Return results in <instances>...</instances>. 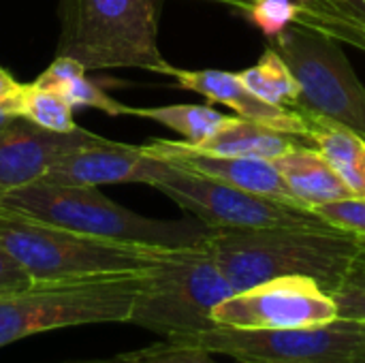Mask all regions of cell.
Masks as SVG:
<instances>
[{
  "mask_svg": "<svg viewBox=\"0 0 365 363\" xmlns=\"http://www.w3.org/2000/svg\"><path fill=\"white\" fill-rule=\"evenodd\" d=\"M203 244L233 293L282 276H304L331 295L365 255V240L327 223L207 229Z\"/></svg>",
  "mask_w": 365,
  "mask_h": 363,
  "instance_id": "cell-1",
  "label": "cell"
},
{
  "mask_svg": "<svg viewBox=\"0 0 365 363\" xmlns=\"http://www.w3.org/2000/svg\"><path fill=\"white\" fill-rule=\"evenodd\" d=\"M0 240L32 282H66L145 272L167 248L83 235L2 208Z\"/></svg>",
  "mask_w": 365,
  "mask_h": 363,
  "instance_id": "cell-2",
  "label": "cell"
},
{
  "mask_svg": "<svg viewBox=\"0 0 365 363\" xmlns=\"http://www.w3.org/2000/svg\"><path fill=\"white\" fill-rule=\"evenodd\" d=\"M233 295L216 267L203 237L192 244L167 246L141 274L128 323L165 340L214 327L212 310Z\"/></svg>",
  "mask_w": 365,
  "mask_h": 363,
  "instance_id": "cell-3",
  "label": "cell"
},
{
  "mask_svg": "<svg viewBox=\"0 0 365 363\" xmlns=\"http://www.w3.org/2000/svg\"><path fill=\"white\" fill-rule=\"evenodd\" d=\"M0 208L66 231L150 246L192 244L207 231L130 212L105 197L98 186H62L45 180L11 190L0 199Z\"/></svg>",
  "mask_w": 365,
  "mask_h": 363,
  "instance_id": "cell-4",
  "label": "cell"
},
{
  "mask_svg": "<svg viewBox=\"0 0 365 363\" xmlns=\"http://www.w3.org/2000/svg\"><path fill=\"white\" fill-rule=\"evenodd\" d=\"M58 56L86 71L143 68L165 73L156 0H68Z\"/></svg>",
  "mask_w": 365,
  "mask_h": 363,
  "instance_id": "cell-5",
  "label": "cell"
},
{
  "mask_svg": "<svg viewBox=\"0 0 365 363\" xmlns=\"http://www.w3.org/2000/svg\"><path fill=\"white\" fill-rule=\"evenodd\" d=\"M141 274H122L66 282H32L0 297V349L51 329L128 323Z\"/></svg>",
  "mask_w": 365,
  "mask_h": 363,
  "instance_id": "cell-6",
  "label": "cell"
},
{
  "mask_svg": "<svg viewBox=\"0 0 365 363\" xmlns=\"http://www.w3.org/2000/svg\"><path fill=\"white\" fill-rule=\"evenodd\" d=\"M269 41L299 86L295 111L336 122L365 139V86L340 41L297 24L287 26Z\"/></svg>",
  "mask_w": 365,
  "mask_h": 363,
  "instance_id": "cell-7",
  "label": "cell"
},
{
  "mask_svg": "<svg viewBox=\"0 0 365 363\" xmlns=\"http://www.w3.org/2000/svg\"><path fill=\"white\" fill-rule=\"evenodd\" d=\"M143 184L154 186L167 195L184 212L201 220L205 229H252L325 223L310 208L291 205L240 190L227 182L180 167L154 154H150Z\"/></svg>",
  "mask_w": 365,
  "mask_h": 363,
  "instance_id": "cell-8",
  "label": "cell"
},
{
  "mask_svg": "<svg viewBox=\"0 0 365 363\" xmlns=\"http://www.w3.org/2000/svg\"><path fill=\"white\" fill-rule=\"evenodd\" d=\"M365 336V323L336 319L325 325L293 329H210L169 338L180 347L227 355L237 363H351Z\"/></svg>",
  "mask_w": 365,
  "mask_h": 363,
  "instance_id": "cell-9",
  "label": "cell"
},
{
  "mask_svg": "<svg viewBox=\"0 0 365 363\" xmlns=\"http://www.w3.org/2000/svg\"><path fill=\"white\" fill-rule=\"evenodd\" d=\"M212 319L237 329H293L331 323L338 308L312 278L282 276L229 295L212 310Z\"/></svg>",
  "mask_w": 365,
  "mask_h": 363,
  "instance_id": "cell-10",
  "label": "cell"
},
{
  "mask_svg": "<svg viewBox=\"0 0 365 363\" xmlns=\"http://www.w3.org/2000/svg\"><path fill=\"white\" fill-rule=\"evenodd\" d=\"M101 139L105 137L79 126L71 133H56L21 118L13 120L0 131V199L45 178L49 167L64 154Z\"/></svg>",
  "mask_w": 365,
  "mask_h": 363,
  "instance_id": "cell-11",
  "label": "cell"
},
{
  "mask_svg": "<svg viewBox=\"0 0 365 363\" xmlns=\"http://www.w3.org/2000/svg\"><path fill=\"white\" fill-rule=\"evenodd\" d=\"M145 150L158 158H165L180 167L216 178V180L227 182L240 190L306 208L304 203H299L293 197L284 178L280 175L276 165L267 158L210 154V152L195 150V148L186 145L184 141H173V139H154L152 143L145 145Z\"/></svg>",
  "mask_w": 365,
  "mask_h": 363,
  "instance_id": "cell-12",
  "label": "cell"
},
{
  "mask_svg": "<svg viewBox=\"0 0 365 363\" xmlns=\"http://www.w3.org/2000/svg\"><path fill=\"white\" fill-rule=\"evenodd\" d=\"M163 75L173 77L178 81V86L184 90L197 92L212 103L231 107L240 118L272 126L276 131H282V133H289V135H295V137H302L308 141L310 122L306 116H302L293 109H287V107L269 105L267 101L259 98L244 86V81L240 79L237 73L216 71V68L188 71V68H178V66L169 64Z\"/></svg>",
  "mask_w": 365,
  "mask_h": 363,
  "instance_id": "cell-13",
  "label": "cell"
},
{
  "mask_svg": "<svg viewBox=\"0 0 365 363\" xmlns=\"http://www.w3.org/2000/svg\"><path fill=\"white\" fill-rule=\"evenodd\" d=\"M148 165L150 154L143 145L101 139L64 154L41 180L62 186H103L124 182L143 184Z\"/></svg>",
  "mask_w": 365,
  "mask_h": 363,
  "instance_id": "cell-14",
  "label": "cell"
},
{
  "mask_svg": "<svg viewBox=\"0 0 365 363\" xmlns=\"http://www.w3.org/2000/svg\"><path fill=\"white\" fill-rule=\"evenodd\" d=\"M272 163L284 178L293 197L310 210L314 205L353 195L325 156L310 143H302Z\"/></svg>",
  "mask_w": 365,
  "mask_h": 363,
  "instance_id": "cell-15",
  "label": "cell"
},
{
  "mask_svg": "<svg viewBox=\"0 0 365 363\" xmlns=\"http://www.w3.org/2000/svg\"><path fill=\"white\" fill-rule=\"evenodd\" d=\"M302 143L308 141L240 116L237 118L229 116V120L218 133H214L201 145H190V148L210 154H222V156H257V158L274 160Z\"/></svg>",
  "mask_w": 365,
  "mask_h": 363,
  "instance_id": "cell-16",
  "label": "cell"
},
{
  "mask_svg": "<svg viewBox=\"0 0 365 363\" xmlns=\"http://www.w3.org/2000/svg\"><path fill=\"white\" fill-rule=\"evenodd\" d=\"M308 143L334 167L355 197H365V139L336 122L308 118Z\"/></svg>",
  "mask_w": 365,
  "mask_h": 363,
  "instance_id": "cell-17",
  "label": "cell"
},
{
  "mask_svg": "<svg viewBox=\"0 0 365 363\" xmlns=\"http://www.w3.org/2000/svg\"><path fill=\"white\" fill-rule=\"evenodd\" d=\"M34 83L56 90L73 109L90 107L107 116H130L128 105L111 98L98 83L88 79L86 68L68 56H56V60L34 79Z\"/></svg>",
  "mask_w": 365,
  "mask_h": 363,
  "instance_id": "cell-18",
  "label": "cell"
},
{
  "mask_svg": "<svg viewBox=\"0 0 365 363\" xmlns=\"http://www.w3.org/2000/svg\"><path fill=\"white\" fill-rule=\"evenodd\" d=\"M130 116L154 120L178 135L184 143L201 145L214 133H218L229 116H222L207 105H163V107H130Z\"/></svg>",
  "mask_w": 365,
  "mask_h": 363,
  "instance_id": "cell-19",
  "label": "cell"
},
{
  "mask_svg": "<svg viewBox=\"0 0 365 363\" xmlns=\"http://www.w3.org/2000/svg\"><path fill=\"white\" fill-rule=\"evenodd\" d=\"M237 75L244 81V86L259 98L267 101L269 105H278L295 111L299 86L291 68L287 66L284 58L274 47H267L255 66L244 68Z\"/></svg>",
  "mask_w": 365,
  "mask_h": 363,
  "instance_id": "cell-20",
  "label": "cell"
},
{
  "mask_svg": "<svg viewBox=\"0 0 365 363\" xmlns=\"http://www.w3.org/2000/svg\"><path fill=\"white\" fill-rule=\"evenodd\" d=\"M15 118L28 120L41 128L56 133H71L77 128L73 118V107L56 90L43 88L38 83H24L21 92L13 101Z\"/></svg>",
  "mask_w": 365,
  "mask_h": 363,
  "instance_id": "cell-21",
  "label": "cell"
},
{
  "mask_svg": "<svg viewBox=\"0 0 365 363\" xmlns=\"http://www.w3.org/2000/svg\"><path fill=\"white\" fill-rule=\"evenodd\" d=\"M293 24L319 30L336 41L349 43V45L365 51V21L357 19V17H346L340 13H317L314 15V13L302 11Z\"/></svg>",
  "mask_w": 365,
  "mask_h": 363,
  "instance_id": "cell-22",
  "label": "cell"
},
{
  "mask_svg": "<svg viewBox=\"0 0 365 363\" xmlns=\"http://www.w3.org/2000/svg\"><path fill=\"white\" fill-rule=\"evenodd\" d=\"M66 363H218L214 357L201 349L180 347L169 340L160 344H152L141 351H133L128 355H120L105 362H66Z\"/></svg>",
  "mask_w": 365,
  "mask_h": 363,
  "instance_id": "cell-23",
  "label": "cell"
},
{
  "mask_svg": "<svg viewBox=\"0 0 365 363\" xmlns=\"http://www.w3.org/2000/svg\"><path fill=\"white\" fill-rule=\"evenodd\" d=\"M312 212L327 225L365 240V197H344L314 205Z\"/></svg>",
  "mask_w": 365,
  "mask_h": 363,
  "instance_id": "cell-24",
  "label": "cell"
},
{
  "mask_svg": "<svg viewBox=\"0 0 365 363\" xmlns=\"http://www.w3.org/2000/svg\"><path fill=\"white\" fill-rule=\"evenodd\" d=\"M331 297L338 308V319L365 323V255L351 267Z\"/></svg>",
  "mask_w": 365,
  "mask_h": 363,
  "instance_id": "cell-25",
  "label": "cell"
},
{
  "mask_svg": "<svg viewBox=\"0 0 365 363\" xmlns=\"http://www.w3.org/2000/svg\"><path fill=\"white\" fill-rule=\"evenodd\" d=\"M32 285L26 270L19 265V261L11 255V250L0 240V297L13 295L17 291H24Z\"/></svg>",
  "mask_w": 365,
  "mask_h": 363,
  "instance_id": "cell-26",
  "label": "cell"
},
{
  "mask_svg": "<svg viewBox=\"0 0 365 363\" xmlns=\"http://www.w3.org/2000/svg\"><path fill=\"white\" fill-rule=\"evenodd\" d=\"M210 2L229 4V6L242 11L246 17H250V15H252L261 4H265V2H293V4H297V6H302L304 11L314 13V15H317V13H340V15H344V13L336 6L334 0H210Z\"/></svg>",
  "mask_w": 365,
  "mask_h": 363,
  "instance_id": "cell-27",
  "label": "cell"
},
{
  "mask_svg": "<svg viewBox=\"0 0 365 363\" xmlns=\"http://www.w3.org/2000/svg\"><path fill=\"white\" fill-rule=\"evenodd\" d=\"M21 88H24V83L15 81V79L9 75V71H4V68L0 66V105H2V103H11V101L21 92Z\"/></svg>",
  "mask_w": 365,
  "mask_h": 363,
  "instance_id": "cell-28",
  "label": "cell"
},
{
  "mask_svg": "<svg viewBox=\"0 0 365 363\" xmlns=\"http://www.w3.org/2000/svg\"><path fill=\"white\" fill-rule=\"evenodd\" d=\"M334 2L346 17H357L365 21V4L361 0H334Z\"/></svg>",
  "mask_w": 365,
  "mask_h": 363,
  "instance_id": "cell-29",
  "label": "cell"
},
{
  "mask_svg": "<svg viewBox=\"0 0 365 363\" xmlns=\"http://www.w3.org/2000/svg\"><path fill=\"white\" fill-rule=\"evenodd\" d=\"M13 101H15V98H13ZM13 101L0 105V131L6 128L13 120H17V118H15V111H13Z\"/></svg>",
  "mask_w": 365,
  "mask_h": 363,
  "instance_id": "cell-30",
  "label": "cell"
},
{
  "mask_svg": "<svg viewBox=\"0 0 365 363\" xmlns=\"http://www.w3.org/2000/svg\"><path fill=\"white\" fill-rule=\"evenodd\" d=\"M351 363H365V336H364V340L359 342V347L355 349Z\"/></svg>",
  "mask_w": 365,
  "mask_h": 363,
  "instance_id": "cell-31",
  "label": "cell"
},
{
  "mask_svg": "<svg viewBox=\"0 0 365 363\" xmlns=\"http://www.w3.org/2000/svg\"><path fill=\"white\" fill-rule=\"evenodd\" d=\"M361 2H364V4H365V0H361Z\"/></svg>",
  "mask_w": 365,
  "mask_h": 363,
  "instance_id": "cell-32",
  "label": "cell"
}]
</instances>
